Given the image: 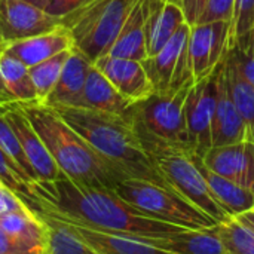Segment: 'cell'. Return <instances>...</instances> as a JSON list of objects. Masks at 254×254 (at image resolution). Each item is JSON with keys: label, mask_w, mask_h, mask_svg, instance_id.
<instances>
[{"label": "cell", "mask_w": 254, "mask_h": 254, "mask_svg": "<svg viewBox=\"0 0 254 254\" xmlns=\"http://www.w3.org/2000/svg\"><path fill=\"white\" fill-rule=\"evenodd\" d=\"M33 196L34 211L95 231L141 238L156 246L183 231V228L143 216L119 198L115 190L82 186L65 176L54 182L34 183Z\"/></svg>", "instance_id": "6da1fadb"}, {"label": "cell", "mask_w": 254, "mask_h": 254, "mask_svg": "<svg viewBox=\"0 0 254 254\" xmlns=\"http://www.w3.org/2000/svg\"><path fill=\"white\" fill-rule=\"evenodd\" d=\"M19 106L67 179L82 186L110 190H115L121 182L128 179L65 124L57 110L39 103Z\"/></svg>", "instance_id": "7a4b0ae2"}, {"label": "cell", "mask_w": 254, "mask_h": 254, "mask_svg": "<svg viewBox=\"0 0 254 254\" xmlns=\"http://www.w3.org/2000/svg\"><path fill=\"white\" fill-rule=\"evenodd\" d=\"M101 156L128 179H143L168 186L146 153L131 118L91 109H54Z\"/></svg>", "instance_id": "3957f363"}, {"label": "cell", "mask_w": 254, "mask_h": 254, "mask_svg": "<svg viewBox=\"0 0 254 254\" xmlns=\"http://www.w3.org/2000/svg\"><path fill=\"white\" fill-rule=\"evenodd\" d=\"M137 134L155 168L174 192L199 208L216 223L229 217V214L214 201L193 152L170 146L144 132L137 131Z\"/></svg>", "instance_id": "277c9868"}, {"label": "cell", "mask_w": 254, "mask_h": 254, "mask_svg": "<svg viewBox=\"0 0 254 254\" xmlns=\"http://www.w3.org/2000/svg\"><path fill=\"white\" fill-rule=\"evenodd\" d=\"M140 0H89L61 19L74 48L92 63L109 54L124 24Z\"/></svg>", "instance_id": "5b68a950"}, {"label": "cell", "mask_w": 254, "mask_h": 254, "mask_svg": "<svg viewBox=\"0 0 254 254\" xmlns=\"http://www.w3.org/2000/svg\"><path fill=\"white\" fill-rule=\"evenodd\" d=\"M115 193L143 216L167 225L183 229H208L217 225L165 185L129 177L115 188Z\"/></svg>", "instance_id": "8992f818"}, {"label": "cell", "mask_w": 254, "mask_h": 254, "mask_svg": "<svg viewBox=\"0 0 254 254\" xmlns=\"http://www.w3.org/2000/svg\"><path fill=\"white\" fill-rule=\"evenodd\" d=\"M193 83H189L180 89L155 91L146 100L132 104L128 116L131 118L135 129L170 146L192 152L185 104Z\"/></svg>", "instance_id": "52a82bcc"}, {"label": "cell", "mask_w": 254, "mask_h": 254, "mask_svg": "<svg viewBox=\"0 0 254 254\" xmlns=\"http://www.w3.org/2000/svg\"><path fill=\"white\" fill-rule=\"evenodd\" d=\"M231 25L226 21L190 25L188 54L195 82L213 74L226 61L232 48Z\"/></svg>", "instance_id": "ba28073f"}, {"label": "cell", "mask_w": 254, "mask_h": 254, "mask_svg": "<svg viewBox=\"0 0 254 254\" xmlns=\"http://www.w3.org/2000/svg\"><path fill=\"white\" fill-rule=\"evenodd\" d=\"M220 68H217L213 74L195 82L185 104L190 149L201 158L213 147L211 127L216 106L217 76Z\"/></svg>", "instance_id": "9c48e42d"}, {"label": "cell", "mask_w": 254, "mask_h": 254, "mask_svg": "<svg viewBox=\"0 0 254 254\" xmlns=\"http://www.w3.org/2000/svg\"><path fill=\"white\" fill-rule=\"evenodd\" d=\"M0 110L7 119L9 125L12 127L18 138V143L36 176V180L40 183L54 182L61 176H64L57 167V164L54 162L51 153L48 152L37 131L33 128L22 107L19 104H10L6 107H0Z\"/></svg>", "instance_id": "30bf717a"}, {"label": "cell", "mask_w": 254, "mask_h": 254, "mask_svg": "<svg viewBox=\"0 0 254 254\" xmlns=\"http://www.w3.org/2000/svg\"><path fill=\"white\" fill-rule=\"evenodd\" d=\"M61 25V19L25 0H0V33L4 46L43 34Z\"/></svg>", "instance_id": "8fae6325"}, {"label": "cell", "mask_w": 254, "mask_h": 254, "mask_svg": "<svg viewBox=\"0 0 254 254\" xmlns=\"http://www.w3.org/2000/svg\"><path fill=\"white\" fill-rule=\"evenodd\" d=\"M204 165L213 173L254 192V141L211 147L202 156Z\"/></svg>", "instance_id": "7c38bea8"}, {"label": "cell", "mask_w": 254, "mask_h": 254, "mask_svg": "<svg viewBox=\"0 0 254 254\" xmlns=\"http://www.w3.org/2000/svg\"><path fill=\"white\" fill-rule=\"evenodd\" d=\"M94 65L112 82V85L132 104L140 103L155 92L143 63L129 58L104 55Z\"/></svg>", "instance_id": "4fadbf2b"}, {"label": "cell", "mask_w": 254, "mask_h": 254, "mask_svg": "<svg viewBox=\"0 0 254 254\" xmlns=\"http://www.w3.org/2000/svg\"><path fill=\"white\" fill-rule=\"evenodd\" d=\"M246 140H250L249 128L231 97L225 64H223L217 76V92H216L213 127H211V143L213 147H219V146L241 143Z\"/></svg>", "instance_id": "5bb4252c"}, {"label": "cell", "mask_w": 254, "mask_h": 254, "mask_svg": "<svg viewBox=\"0 0 254 254\" xmlns=\"http://www.w3.org/2000/svg\"><path fill=\"white\" fill-rule=\"evenodd\" d=\"M92 65L94 63L85 54H82L77 48H73L64 64L57 85L45 100L43 106H48L51 109H80L86 77Z\"/></svg>", "instance_id": "9a60e30c"}, {"label": "cell", "mask_w": 254, "mask_h": 254, "mask_svg": "<svg viewBox=\"0 0 254 254\" xmlns=\"http://www.w3.org/2000/svg\"><path fill=\"white\" fill-rule=\"evenodd\" d=\"M71 48H74V45L70 33L63 25H58L57 28L46 31L43 34L12 42L6 45L3 51L19 60L28 68H31L49 60L51 57Z\"/></svg>", "instance_id": "2e32d148"}, {"label": "cell", "mask_w": 254, "mask_h": 254, "mask_svg": "<svg viewBox=\"0 0 254 254\" xmlns=\"http://www.w3.org/2000/svg\"><path fill=\"white\" fill-rule=\"evenodd\" d=\"M61 222L67 223L88 246H91L100 254H174L156 246L152 241H146L141 238L122 235V234L101 232L67 220H61Z\"/></svg>", "instance_id": "e0dca14e"}, {"label": "cell", "mask_w": 254, "mask_h": 254, "mask_svg": "<svg viewBox=\"0 0 254 254\" xmlns=\"http://www.w3.org/2000/svg\"><path fill=\"white\" fill-rule=\"evenodd\" d=\"M186 24L182 6L162 0H149L146 21V51L147 57L159 52L173 36Z\"/></svg>", "instance_id": "ac0fdd59"}, {"label": "cell", "mask_w": 254, "mask_h": 254, "mask_svg": "<svg viewBox=\"0 0 254 254\" xmlns=\"http://www.w3.org/2000/svg\"><path fill=\"white\" fill-rule=\"evenodd\" d=\"M37 103V94L28 67L19 60L0 52V107L10 104Z\"/></svg>", "instance_id": "d6986e66"}, {"label": "cell", "mask_w": 254, "mask_h": 254, "mask_svg": "<svg viewBox=\"0 0 254 254\" xmlns=\"http://www.w3.org/2000/svg\"><path fill=\"white\" fill-rule=\"evenodd\" d=\"M189 33L190 25L186 22L159 52L141 61L150 82L153 83L155 91H165L170 88L179 58L188 45Z\"/></svg>", "instance_id": "ffe728a7"}, {"label": "cell", "mask_w": 254, "mask_h": 254, "mask_svg": "<svg viewBox=\"0 0 254 254\" xmlns=\"http://www.w3.org/2000/svg\"><path fill=\"white\" fill-rule=\"evenodd\" d=\"M131 107L132 103L127 100L95 65H92L86 77L80 109L127 116Z\"/></svg>", "instance_id": "44dd1931"}, {"label": "cell", "mask_w": 254, "mask_h": 254, "mask_svg": "<svg viewBox=\"0 0 254 254\" xmlns=\"http://www.w3.org/2000/svg\"><path fill=\"white\" fill-rule=\"evenodd\" d=\"M149 12V0H140L124 24L118 39L112 45L107 55L144 61L146 51V21Z\"/></svg>", "instance_id": "7402d4cb"}, {"label": "cell", "mask_w": 254, "mask_h": 254, "mask_svg": "<svg viewBox=\"0 0 254 254\" xmlns=\"http://www.w3.org/2000/svg\"><path fill=\"white\" fill-rule=\"evenodd\" d=\"M196 156V162L207 180L208 189L214 198V201L229 214V216H241L254 208V192L231 182L229 179H225L211 170H208L202 158Z\"/></svg>", "instance_id": "603a6c76"}, {"label": "cell", "mask_w": 254, "mask_h": 254, "mask_svg": "<svg viewBox=\"0 0 254 254\" xmlns=\"http://www.w3.org/2000/svg\"><path fill=\"white\" fill-rule=\"evenodd\" d=\"M46 226V254H100L88 246L67 223L36 211Z\"/></svg>", "instance_id": "cb8c5ba5"}, {"label": "cell", "mask_w": 254, "mask_h": 254, "mask_svg": "<svg viewBox=\"0 0 254 254\" xmlns=\"http://www.w3.org/2000/svg\"><path fill=\"white\" fill-rule=\"evenodd\" d=\"M159 247L174 254H225L214 226L208 229H183L162 241Z\"/></svg>", "instance_id": "d4e9b609"}, {"label": "cell", "mask_w": 254, "mask_h": 254, "mask_svg": "<svg viewBox=\"0 0 254 254\" xmlns=\"http://www.w3.org/2000/svg\"><path fill=\"white\" fill-rule=\"evenodd\" d=\"M225 71L231 97L249 128L250 140L254 141V88L240 71L231 52L225 61Z\"/></svg>", "instance_id": "484cf974"}, {"label": "cell", "mask_w": 254, "mask_h": 254, "mask_svg": "<svg viewBox=\"0 0 254 254\" xmlns=\"http://www.w3.org/2000/svg\"><path fill=\"white\" fill-rule=\"evenodd\" d=\"M225 254H254V231L238 217L229 216L214 226Z\"/></svg>", "instance_id": "4316f807"}, {"label": "cell", "mask_w": 254, "mask_h": 254, "mask_svg": "<svg viewBox=\"0 0 254 254\" xmlns=\"http://www.w3.org/2000/svg\"><path fill=\"white\" fill-rule=\"evenodd\" d=\"M71 49L63 51V52L51 57L49 60L28 68L31 82L34 85V89H36V94H37V103L39 104L45 103V100L48 98V95L51 94V91L57 85V82L60 79V74H61V71L64 68V64H65Z\"/></svg>", "instance_id": "83f0119b"}, {"label": "cell", "mask_w": 254, "mask_h": 254, "mask_svg": "<svg viewBox=\"0 0 254 254\" xmlns=\"http://www.w3.org/2000/svg\"><path fill=\"white\" fill-rule=\"evenodd\" d=\"M0 183L19 195L34 211L36 201L33 196V183L21 173L13 161L0 149Z\"/></svg>", "instance_id": "f1b7e54d"}, {"label": "cell", "mask_w": 254, "mask_h": 254, "mask_svg": "<svg viewBox=\"0 0 254 254\" xmlns=\"http://www.w3.org/2000/svg\"><path fill=\"white\" fill-rule=\"evenodd\" d=\"M0 149L13 161V164L21 170V173L33 185L37 183L36 176H34V173H33L25 155H24V152H22V149L19 146V143H18V138H16L12 127L9 125L7 119L1 113V110H0Z\"/></svg>", "instance_id": "f546056e"}, {"label": "cell", "mask_w": 254, "mask_h": 254, "mask_svg": "<svg viewBox=\"0 0 254 254\" xmlns=\"http://www.w3.org/2000/svg\"><path fill=\"white\" fill-rule=\"evenodd\" d=\"M254 31V0H235L234 19L231 25V43L244 39ZM232 49V48H231Z\"/></svg>", "instance_id": "4dcf8cb0"}, {"label": "cell", "mask_w": 254, "mask_h": 254, "mask_svg": "<svg viewBox=\"0 0 254 254\" xmlns=\"http://www.w3.org/2000/svg\"><path fill=\"white\" fill-rule=\"evenodd\" d=\"M240 71L254 88V31L234 43L231 49Z\"/></svg>", "instance_id": "1f68e13d"}, {"label": "cell", "mask_w": 254, "mask_h": 254, "mask_svg": "<svg viewBox=\"0 0 254 254\" xmlns=\"http://www.w3.org/2000/svg\"><path fill=\"white\" fill-rule=\"evenodd\" d=\"M0 254H46V243L16 238L0 229Z\"/></svg>", "instance_id": "d6a6232c"}, {"label": "cell", "mask_w": 254, "mask_h": 254, "mask_svg": "<svg viewBox=\"0 0 254 254\" xmlns=\"http://www.w3.org/2000/svg\"><path fill=\"white\" fill-rule=\"evenodd\" d=\"M235 0H208L196 24L226 21L232 24Z\"/></svg>", "instance_id": "836d02e7"}, {"label": "cell", "mask_w": 254, "mask_h": 254, "mask_svg": "<svg viewBox=\"0 0 254 254\" xmlns=\"http://www.w3.org/2000/svg\"><path fill=\"white\" fill-rule=\"evenodd\" d=\"M89 0H49L43 10L46 13H49L51 16L63 19L67 15H70L74 10H77L79 7H82Z\"/></svg>", "instance_id": "e575fe53"}, {"label": "cell", "mask_w": 254, "mask_h": 254, "mask_svg": "<svg viewBox=\"0 0 254 254\" xmlns=\"http://www.w3.org/2000/svg\"><path fill=\"white\" fill-rule=\"evenodd\" d=\"M30 208V205L13 190L0 183V214Z\"/></svg>", "instance_id": "d590c367"}, {"label": "cell", "mask_w": 254, "mask_h": 254, "mask_svg": "<svg viewBox=\"0 0 254 254\" xmlns=\"http://www.w3.org/2000/svg\"><path fill=\"white\" fill-rule=\"evenodd\" d=\"M208 0H183L182 1V9L186 16V22L189 25H195L205 7Z\"/></svg>", "instance_id": "8d00e7d4"}, {"label": "cell", "mask_w": 254, "mask_h": 254, "mask_svg": "<svg viewBox=\"0 0 254 254\" xmlns=\"http://www.w3.org/2000/svg\"><path fill=\"white\" fill-rule=\"evenodd\" d=\"M235 217H238L243 223H246L249 228H252L254 231V208L247 211V213H244V214H241V216H235Z\"/></svg>", "instance_id": "74e56055"}, {"label": "cell", "mask_w": 254, "mask_h": 254, "mask_svg": "<svg viewBox=\"0 0 254 254\" xmlns=\"http://www.w3.org/2000/svg\"><path fill=\"white\" fill-rule=\"evenodd\" d=\"M25 1H28V3H31V4H34V6H37V7H40V9H45V6L48 4L49 0H25Z\"/></svg>", "instance_id": "f35d334b"}, {"label": "cell", "mask_w": 254, "mask_h": 254, "mask_svg": "<svg viewBox=\"0 0 254 254\" xmlns=\"http://www.w3.org/2000/svg\"><path fill=\"white\" fill-rule=\"evenodd\" d=\"M162 1H167V3H174V4H179V6H182V1H183V0H162Z\"/></svg>", "instance_id": "ab89813d"}, {"label": "cell", "mask_w": 254, "mask_h": 254, "mask_svg": "<svg viewBox=\"0 0 254 254\" xmlns=\"http://www.w3.org/2000/svg\"><path fill=\"white\" fill-rule=\"evenodd\" d=\"M3 48H4V42H3V39H1V33H0V52L3 51Z\"/></svg>", "instance_id": "60d3db41"}]
</instances>
